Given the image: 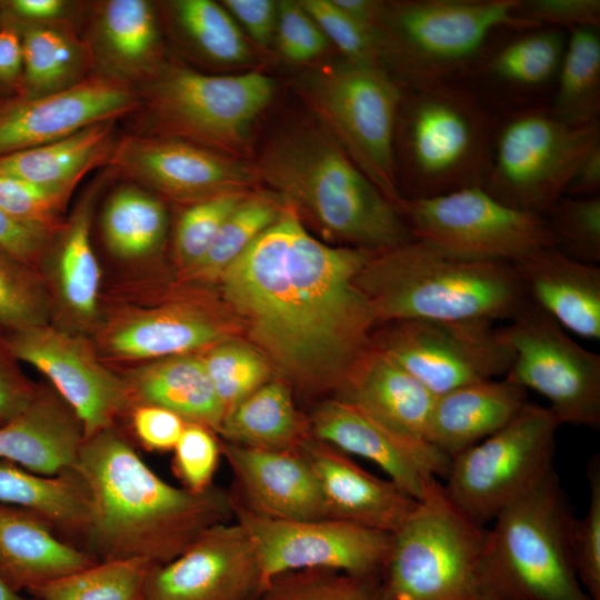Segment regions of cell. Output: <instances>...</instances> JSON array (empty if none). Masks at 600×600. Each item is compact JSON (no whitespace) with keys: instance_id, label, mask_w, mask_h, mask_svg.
Wrapping results in <instances>:
<instances>
[{"instance_id":"cell-36","label":"cell","mask_w":600,"mask_h":600,"mask_svg":"<svg viewBox=\"0 0 600 600\" xmlns=\"http://www.w3.org/2000/svg\"><path fill=\"white\" fill-rule=\"evenodd\" d=\"M0 503L32 511L70 534L86 536L90 524V498L72 470L42 476L0 459Z\"/></svg>"},{"instance_id":"cell-1","label":"cell","mask_w":600,"mask_h":600,"mask_svg":"<svg viewBox=\"0 0 600 600\" xmlns=\"http://www.w3.org/2000/svg\"><path fill=\"white\" fill-rule=\"evenodd\" d=\"M374 253L319 241L286 202L218 280L250 338L289 380L342 391L378 326L357 286Z\"/></svg>"},{"instance_id":"cell-48","label":"cell","mask_w":600,"mask_h":600,"mask_svg":"<svg viewBox=\"0 0 600 600\" xmlns=\"http://www.w3.org/2000/svg\"><path fill=\"white\" fill-rule=\"evenodd\" d=\"M78 184L49 186L0 176V209L13 219L59 230L61 216Z\"/></svg>"},{"instance_id":"cell-37","label":"cell","mask_w":600,"mask_h":600,"mask_svg":"<svg viewBox=\"0 0 600 600\" xmlns=\"http://www.w3.org/2000/svg\"><path fill=\"white\" fill-rule=\"evenodd\" d=\"M163 202L150 191L127 182L107 199L101 232L108 250L118 259L137 260L156 252L167 231Z\"/></svg>"},{"instance_id":"cell-20","label":"cell","mask_w":600,"mask_h":600,"mask_svg":"<svg viewBox=\"0 0 600 600\" xmlns=\"http://www.w3.org/2000/svg\"><path fill=\"white\" fill-rule=\"evenodd\" d=\"M138 108L137 88L98 73L56 93L14 100L0 106V157L119 120Z\"/></svg>"},{"instance_id":"cell-28","label":"cell","mask_w":600,"mask_h":600,"mask_svg":"<svg viewBox=\"0 0 600 600\" xmlns=\"http://www.w3.org/2000/svg\"><path fill=\"white\" fill-rule=\"evenodd\" d=\"M83 440L82 426L62 398L37 389L29 404L0 426V459L58 476L72 469Z\"/></svg>"},{"instance_id":"cell-29","label":"cell","mask_w":600,"mask_h":600,"mask_svg":"<svg viewBox=\"0 0 600 600\" xmlns=\"http://www.w3.org/2000/svg\"><path fill=\"white\" fill-rule=\"evenodd\" d=\"M527 402L528 391L504 377L457 388L436 397L427 439L452 459L503 428Z\"/></svg>"},{"instance_id":"cell-39","label":"cell","mask_w":600,"mask_h":600,"mask_svg":"<svg viewBox=\"0 0 600 600\" xmlns=\"http://www.w3.org/2000/svg\"><path fill=\"white\" fill-rule=\"evenodd\" d=\"M496 51L482 66L486 79L513 92H534L557 78L564 53L563 30L534 28Z\"/></svg>"},{"instance_id":"cell-59","label":"cell","mask_w":600,"mask_h":600,"mask_svg":"<svg viewBox=\"0 0 600 600\" xmlns=\"http://www.w3.org/2000/svg\"><path fill=\"white\" fill-rule=\"evenodd\" d=\"M222 6L238 19L251 38L266 46L277 27L278 3L271 0H224Z\"/></svg>"},{"instance_id":"cell-51","label":"cell","mask_w":600,"mask_h":600,"mask_svg":"<svg viewBox=\"0 0 600 600\" xmlns=\"http://www.w3.org/2000/svg\"><path fill=\"white\" fill-rule=\"evenodd\" d=\"M173 450L174 472L187 489L202 491L212 486L221 453L211 429L187 422Z\"/></svg>"},{"instance_id":"cell-43","label":"cell","mask_w":600,"mask_h":600,"mask_svg":"<svg viewBox=\"0 0 600 600\" xmlns=\"http://www.w3.org/2000/svg\"><path fill=\"white\" fill-rule=\"evenodd\" d=\"M257 600H382L379 579L329 569H307L272 578Z\"/></svg>"},{"instance_id":"cell-6","label":"cell","mask_w":600,"mask_h":600,"mask_svg":"<svg viewBox=\"0 0 600 600\" xmlns=\"http://www.w3.org/2000/svg\"><path fill=\"white\" fill-rule=\"evenodd\" d=\"M493 520L480 560L482 600H591L573 564V517L554 470Z\"/></svg>"},{"instance_id":"cell-17","label":"cell","mask_w":600,"mask_h":600,"mask_svg":"<svg viewBox=\"0 0 600 600\" xmlns=\"http://www.w3.org/2000/svg\"><path fill=\"white\" fill-rule=\"evenodd\" d=\"M148 191L193 203L243 191L254 179L244 163L186 140L131 133L117 139L108 164Z\"/></svg>"},{"instance_id":"cell-53","label":"cell","mask_w":600,"mask_h":600,"mask_svg":"<svg viewBox=\"0 0 600 600\" xmlns=\"http://www.w3.org/2000/svg\"><path fill=\"white\" fill-rule=\"evenodd\" d=\"M276 33L281 53L296 62L318 57L327 44V38L299 1L278 2Z\"/></svg>"},{"instance_id":"cell-14","label":"cell","mask_w":600,"mask_h":600,"mask_svg":"<svg viewBox=\"0 0 600 600\" xmlns=\"http://www.w3.org/2000/svg\"><path fill=\"white\" fill-rule=\"evenodd\" d=\"M502 329L513 351L504 378L546 398L560 424L598 428L600 354L530 300Z\"/></svg>"},{"instance_id":"cell-5","label":"cell","mask_w":600,"mask_h":600,"mask_svg":"<svg viewBox=\"0 0 600 600\" xmlns=\"http://www.w3.org/2000/svg\"><path fill=\"white\" fill-rule=\"evenodd\" d=\"M411 87L402 91L394 136L403 198L482 187L498 119L479 94L453 81Z\"/></svg>"},{"instance_id":"cell-8","label":"cell","mask_w":600,"mask_h":600,"mask_svg":"<svg viewBox=\"0 0 600 600\" xmlns=\"http://www.w3.org/2000/svg\"><path fill=\"white\" fill-rule=\"evenodd\" d=\"M137 91L134 113L144 129L134 133L236 151L272 99L274 81L257 71L213 76L166 61Z\"/></svg>"},{"instance_id":"cell-18","label":"cell","mask_w":600,"mask_h":600,"mask_svg":"<svg viewBox=\"0 0 600 600\" xmlns=\"http://www.w3.org/2000/svg\"><path fill=\"white\" fill-rule=\"evenodd\" d=\"M8 347L44 374L79 419L84 438L111 428L132 401L126 380L103 367L80 338L47 324L12 333Z\"/></svg>"},{"instance_id":"cell-50","label":"cell","mask_w":600,"mask_h":600,"mask_svg":"<svg viewBox=\"0 0 600 600\" xmlns=\"http://www.w3.org/2000/svg\"><path fill=\"white\" fill-rule=\"evenodd\" d=\"M299 2L327 40H331L349 61L379 63L382 58V48L374 27L352 19L337 8L331 0Z\"/></svg>"},{"instance_id":"cell-26","label":"cell","mask_w":600,"mask_h":600,"mask_svg":"<svg viewBox=\"0 0 600 600\" xmlns=\"http://www.w3.org/2000/svg\"><path fill=\"white\" fill-rule=\"evenodd\" d=\"M530 301L567 332L600 339V268L554 247L512 263Z\"/></svg>"},{"instance_id":"cell-25","label":"cell","mask_w":600,"mask_h":600,"mask_svg":"<svg viewBox=\"0 0 600 600\" xmlns=\"http://www.w3.org/2000/svg\"><path fill=\"white\" fill-rule=\"evenodd\" d=\"M340 398L397 436L432 446L427 431L436 396L372 342L351 369Z\"/></svg>"},{"instance_id":"cell-16","label":"cell","mask_w":600,"mask_h":600,"mask_svg":"<svg viewBox=\"0 0 600 600\" xmlns=\"http://www.w3.org/2000/svg\"><path fill=\"white\" fill-rule=\"evenodd\" d=\"M231 500L233 520L254 544L266 586L277 576L307 569L379 579L392 533L336 519L270 518Z\"/></svg>"},{"instance_id":"cell-24","label":"cell","mask_w":600,"mask_h":600,"mask_svg":"<svg viewBox=\"0 0 600 600\" xmlns=\"http://www.w3.org/2000/svg\"><path fill=\"white\" fill-rule=\"evenodd\" d=\"M86 31L93 73L134 88L166 62L156 6L147 0L91 2Z\"/></svg>"},{"instance_id":"cell-56","label":"cell","mask_w":600,"mask_h":600,"mask_svg":"<svg viewBox=\"0 0 600 600\" xmlns=\"http://www.w3.org/2000/svg\"><path fill=\"white\" fill-rule=\"evenodd\" d=\"M187 421L174 412L151 404H139L132 411V426L144 448L168 451L174 448Z\"/></svg>"},{"instance_id":"cell-58","label":"cell","mask_w":600,"mask_h":600,"mask_svg":"<svg viewBox=\"0 0 600 600\" xmlns=\"http://www.w3.org/2000/svg\"><path fill=\"white\" fill-rule=\"evenodd\" d=\"M23 60L19 32L0 23V106L21 99Z\"/></svg>"},{"instance_id":"cell-49","label":"cell","mask_w":600,"mask_h":600,"mask_svg":"<svg viewBox=\"0 0 600 600\" xmlns=\"http://www.w3.org/2000/svg\"><path fill=\"white\" fill-rule=\"evenodd\" d=\"M590 502L586 514L573 518L570 542L578 579L591 598L600 600V458L588 464Z\"/></svg>"},{"instance_id":"cell-31","label":"cell","mask_w":600,"mask_h":600,"mask_svg":"<svg viewBox=\"0 0 600 600\" xmlns=\"http://www.w3.org/2000/svg\"><path fill=\"white\" fill-rule=\"evenodd\" d=\"M126 382L140 404L168 409L187 422L218 431L226 416L201 357L158 359L133 370Z\"/></svg>"},{"instance_id":"cell-35","label":"cell","mask_w":600,"mask_h":600,"mask_svg":"<svg viewBox=\"0 0 600 600\" xmlns=\"http://www.w3.org/2000/svg\"><path fill=\"white\" fill-rule=\"evenodd\" d=\"M219 432L226 442L271 451H298L311 436L287 384L269 380L224 416Z\"/></svg>"},{"instance_id":"cell-44","label":"cell","mask_w":600,"mask_h":600,"mask_svg":"<svg viewBox=\"0 0 600 600\" xmlns=\"http://www.w3.org/2000/svg\"><path fill=\"white\" fill-rule=\"evenodd\" d=\"M201 359L226 414L270 378L263 358L240 343L221 341Z\"/></svg>"},{"instance_id":"cell-45","label":"cell","mask_w":600,"mask_h":600,"mask_svg":"<svg viewBox=\"0 0 600 600\" xmlns=\"http://www.w3.org/2000/svg\"><path fill=\"white\" fill-rule=\"evenodd\" d=\"M554 248L576 260L600 261V197L563 196L544 214Z\"/></svg>"},{"instance_id":"cell-30","label":"cell","mask_w":600,"mask_h":600,"mask_svg":"<svg viewBox=\"0 0 600 600\" xmlns=\"http://www.w3.org/2000/svg\"><path fill=\"white\" fill-rule=\"evenodd\" d=\"M222 327L204 312L180 306L137 311L107 331L109 352L122 359H162L214 346Z\"/></svg>"},{"instance_id":"cell-62","label":"cell","mask_w":600,"mask_h":600,"mask_svg":"<svg viewBox=\"0 0 600 600\" xmlns=\"http://www.w3.org/2000/svg\"><path fill=\"white\" fill-rule=\"evenodd\" d=\"M0 600H36V599L34 598L28 599L26 597L20 596V593L14 591L12 588H10L0 576Z\"/></svg>"},{"instance_id":"cell-23","label":"cell","mask_w":600,"mask_h":600,"mask_svg":"<svg viewBox=\"0 0 600 600\" xmlns=\"http://www.w3.org/2000/svg\"><path fill=\"white\" fill-rule=\"evenodd\" d=\"M298 451L317 479L327 519L393 533L418 504L391 480L371 474L344 452L312 436Z\"/></svg>"},{"instance_id":"cell-54","label":"cell","mask_w":600,"mask_h":600,"mask_svg":"<svg viewBox=\"0 0 600 600\" xmlns=\"http://www.w3.org/2000/svg\"><path fill=\"white\" fill-rule=\"evenodd\" d=\"M87 4L68 0L0 1V23L12 26H44L76 22L86 14Z\"/></svg>"},{"instance_id":"cell-21","label":"cell","mask_w":600,"mask_h":600,"mask_svg":"<svg viewBox=\"0 0 600 600\" xmlns=\"http://www.w3.org/2000/svg\"><path fill=\"white\" fill-rule=\"evenodd\" d=\"M309 428L313 438L376 463L417 500L428 477L446 478L449 472L451 459L440 450L397 436L341 398L320 403L309 419Z\"/></svg>"},{"instance_id":"cell-3","label":"cell","mask_w":600,"mask_h":600,"mask_svg":"<svg viewBox=\"0 0 600 600\" xmlns=\"http://www.w3.org/2000/svg\"><path fill=\"white\" fill-rule=\"evenodd\" d=\"M256 173L298 214L350 247L379 252L413 240L397 206L326 128L300 126L278 136Z\"/></svg>"},{"instance_id":"cell-13","label":"cell","mask_w":600,"mask_h":600,"mask_svg":"<svg viewBox=\"0 0 600 600\" xmlns=\"http://www.w3.org/2000/svg\"><path fill=\"white\" fill-rule=\"evenodd\" d=\"M397 208L414 240L464 259L514 263L554 247L544 216L507 206L479 186L401 198Z\"/></svg>"},{"instance_id":"cell-33","label":"cell","mask_w":600,"mask_h":600,"mask_svg":"<svg viewBox=\"0 0 600 600\" xmlns=\"http://www.w3.org/2000/svg\"><path fill=\"white\" fill-rule=\"evenodd\" d=\"M109 171L88 188L67 222L58 230L53 257L59 298L70 313L82 321L97 312L101 270L91 243L94 203Z\"/></svg>"},{"instance_id":"cell-52","label":"cell","mask_w":600,"mask_h":600,"mask_svg":"<svg viewBox=\"0 0 600 600\" xmlns=\"http://www.w3.org/2000/svg\"><path fill=\"white\" fill-rule=\"evenodd\" d=\"M517 17L529 29H599L600 0H520Z\"/></svg>"},{"instance_id":"cell-22","label":"cell","mask_w":600,"mask_h":600,"mask_svg":"<svg viewBox=\"0 0 600 600\" xmlns=\"http://www.w3.org/2000/svg\"><path fill=\"white\" fill-rule=\"evenodd\" d=\"M236 480L231 497L259 514L287 520L324 519L317 479L299 451L220 443Z\"/></svg>"},{"instance_id":"cell-57","label":"cell","mask_w":600,"mask_h":600,"mask_svg":"<svg viewBox=\"0 0 600 600\" xmlns=\"http://www.w3.org/2000/svg\"><path fill=\"white\" fill-rule=\"evenodd\" d=\"M14 360L7 341H0V426L19 414L37 392Z\"/></svg>"},{"instance_id":"cell-27","label":"cell","mask_w":600,"mask_h":600,"mask_svg":"<svg viewBox=\"0 0 600 600\" xmlns=\"http://www.w3.org/2000/svg\"><path fill=\"white\" fill-rule=\"evenodd\" d=\"M97 561L60 539L42 517L0 503V576L14 591L28 592Z\"/></svg>"},{"instance_id":"cell-41","label":"cell","mask_w":600,"mask_h":600,"mask_svg":"<svg viewBox=\"0 0 600 600\" xmlns=\"http://www.w3.org/2000/svg\"><path fill=\"white\" fill-rule=\"evenodd\" d=\"M286 201L278 193L254 192L236 207L203 258L184 271L187 278L218 280L222 272L280 216Z\"/></svg>"},{"instance_id":"cell-40","label":"cell","mask_w":600,"mask_h":600,"mask_svg":"<svg viewBox=\"0 0 600 600\" xmlns=\"http://www.w3.org/2000/svg\"><path fill=\"white\" fill-rule=\"evenodd\" d=\"M154 566L138 558L99 560L28 591L36 600H144Z\"/></svg>"},{"instance_id":"cell-12","label":"cell","mask_w":600,"mask_h":600,"mask_svg":"<svg viewBox=\"0 0 600 600\" xmlns=\"http://www.w3.org/2000/svg\"><path fill=\"white\" fill-rule=\"evenodd\" d=\"M560 426L548 407L528 401L503 428L451 459L448 497L474 522L493 520L553 470Z\"/></svg>"},{"instance_id":"cell-19","label":"cell","mask_w":600,"mask_h":600,"mask_svg":"<svg viewBox=\"0 0 600 600\" xmlns=\"http://www.w3.org/2000/svg\"><path fill=\"white\" fill-rule=\"evenodd\" d=\"M264 586L253 542L229 521L204 530L172 561L154 566L144 600H257Z\"/></svg>"},{"instance_id":"cell-47","label":"cell","mask_w":600,"mask_h":600,"mask_svg":"<svg viewBox=\"0 0 600 600\" xmlns=\"http://www.w3.org/2000/svg\"><path fill=\"white\" fill-rule=\"evenodd\" d=\"M249 192L230 191L191 203L180 216L174 233V253L187 271L200 261L227 218Z\"/></svg>"},{"instance_id":"cell-4","label":"cell","mask_w":600,"mask_h":600,"mask_svg":"<svg viewBox=\"0 0 600 600\" xmlns=\"http://www.w3.org/2000/svg\"><path fill=\"white\" fill-rule=\"evenodd\" d=\"M377 324L510 321L529 298L509 262L460 258L419 240L376 252L357 278Z\"/></svg>"},{"instance_id":"cell-38","label":"cell","mask_w":600,"mask_h":600,"mask_svg":"<svg viewBox=\"0 0 600 600\" xmlns=\"http://www.w3.org/2000/svg\"><path fill=\"white\" fill-rule=\"evenodd\" d=\"M556 80V92L550 108L554 117L571 126L599 121V29L570 30Z\"/></svg>"},{"instance_id":"cell-32","label":"cell","mask_w":600,"mask_h":600,"mask_svg":"<svg viewBox=\"0 0 600 600\" xmlns=\"http://www.w3.org/2000/svg\"><path fill=\"white\" fill-rule=\"evenodd\" d=\"M117 120L86 127L63 139L0 157V176L40 184H78L93 169L107 166Z\"/></svg>"},{"instance_id":"cell-42","label":"cell","mask_w":600,"mask_h":600,"mask_svg":"<svg viewBox=\"0 0 600 600\" xmlns=\"http://www.w3.org/2000/svg\"><path fill=\"white\" fill-rule=\"evenodd\" d=\"M172 18L188 41L207 59L240 63L250 50L233 17L211 0L171 1Z\"/></svg>"},{"instance_id":"cell-2","label":"cell","mask_w":600,"mask_h":600,"mask_svg":"<svg viewBox=\"0 0 600 600\" xmlns=\"http://www.w3.org/2000/svg\"><path fill=\"white\" fill-rule=\"evenodd\" d=\"M71 470L90 498L84 537L97 560L138 558L161 566L208 528L233 520L230 491L166 482L113 427L84 438Z\"/></svg>"},{"instance_id":"cell-46","label":"cell","mask_w":600,"mask_h":600,"mask_svg":"<svg viewBox=\"0 0 600 600\" xmlns=\"http://www.w3.org/2000/svg\"><path fill=\"white\" fill-rule=\"evenodd\" d=\"M48 297L32 268L0 251V328L12 333L47 324Z\"/></svg>"},{"instance_id":"cell-60","label":"cell","mask_w":600,"mask_h":600,"mask_svg":"<svg viewBox=\"0 0 600 600\" xmlns=\"http://www.w3.org/2000/svg\"><path fill=\"white\" fill-rule=\"evenodd\" d=\"M600 191V144L596 146L583 159L564 196L596 197Z\"/></svg>"},{"instance_id":"cell-11","label":"cell","mask_w":600,"mask_h":600,"mask_svg":"<svg viewBox=\"0 0 600 600\" xmlns=\"http://www.w3.org/2000/svg\"><path fill=\"white\" fill-rule=\"evenodd\" d=\"M311 104L354 164L396 206L394 136L402 90L380 64L347 61L309 77Z\"/></svg>"},{"instance_id":"cell-7","label":"cell","mask_w":600,"mask_h":600,"mask_svg":"<svg viewBox=\"0 0 600 600\" xmlns=\"http://www.w3.org/2000/svg\"><path fill=\"white\" fill-rule=\"evenodd\" d=\"M487 529L466 516L437 477L402 526L379 577L382 600H482L480 560Z\"/></svg>"},{"instance_id":"cell-10","label":"cell","mask_w":600,"mask_h":600,"mask_svg":"<svg viewBox=\"0 0 600 600\" xmlns=\"http://www.w3.org/2000/svg\"><path fill=\"white\" fill-rule=\"evenodd\" d=\"M598 144L599 121L571 126L550 108L514 110L497 120L482 187L507 206L544 216Z\"/></svg>"},{"instance_id":"cell-55","label":"cell","mask_w":600,"mask_h":600,"mask_svg":"<svg viewBox=\"0 0 600 600\" xmlns=\"http://www.w3.org/2000/svg\"><path fill=\"white\" fill-rule=\"evenodd\" d=\"M57 232L18 221L0 209V251L31 268L48 252Z\"/></svg>"},{"instance_id":"cell-61","label":"cell","mask_w":600,"mask_h":600,"mask_svg":"<svg viewBox=\"0 0 600 600\" xmlns=\"http://www.w3.org/2000/svg\"><path fill=\"white\" fill-rule=\"evenodd\" d=\"M333 4L352 19L374 27L381 1L374 0H331ZM376 28V27H374Z\"/></svg>"},{"instance_id":"cell-9","label":"cell","mask_w":600,"mask_h":600,"mask_svg":"<svg viewBox=\"0 0 600 600\" xmlns=\"http://www.w3.org/2000/svg\"><path fill=\"white\" fill-rule=\"evenodd\" d=\"M520 0H410L383 2L376 21L382 58L410 84L450 82L480 58L501 28L528 30Z\"/></svg>"},{"instance_id":"cell-34","label":"cell","mask_w":600,"mask_h":600,"mask_svg":"<svg viewBox=\"0 0 600 600\" xmlns=\"http://www.w3.org/2000/svg\"><path fill=\"white\" fill-rule=\"evenodd\" d=\"M12 27L19 32L22 48L21 99L66 90L93 73L88 46L76 23Z\"/></svg>"},{"instance_id":"cell-15","label":"cell","mask_w":600,"mask_h":600,"mask_svg":"<svg viewBox=\"0 0 600 600\" xmlns=\"http://www.w3.org/2000/svg\"><path fill=\"white\" fill-rule=\"evenodd\" d=\"M486 320H399L382 323L372 344L436 397L506 376L513 351L502 327Z\"/></svg>"}]
</instances>
